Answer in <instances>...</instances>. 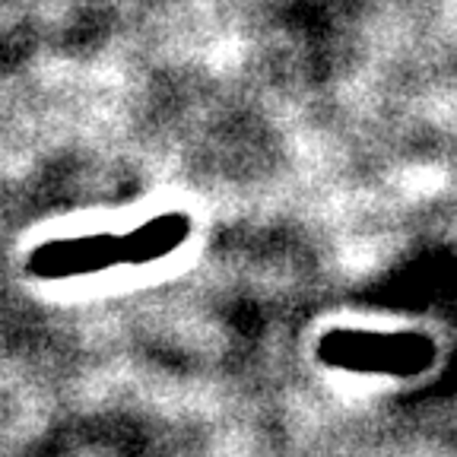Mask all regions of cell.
Masks as SVG:
<instances>
[{"label":"cell","mask_w":457,"mask_h":457,"mask_svg":"<svg viewBox=\"0 0 457 457\" xmlns=\"http://www.w3.org/2000/svg\"><path fill=\"white\" fill-rule=\"evenodd\" d=\"M185 226L187 222L179 220V216H162V220L143 226L137 236H130L124 242V248L130 251L134 261H150V257H159L169 248H175L185 238Z\"/></svg>","instance_id":"cell-2"},{"label":"cell","mask_w":457,"mask_h":457,"mask_svg":"<svg viewBox=\"0 0 457 457\" xmlns=\"http://www.w3.org/2000/svg\"><path fill=\"white\" fill-rule=\"evenodd\" d=\"M118 245L112 238H83V242H67L45 248L36 257L38 273H73V270H93V267H105L114 257Z\"/></svg>","instance_id":"cell-1"}]
</instances>
